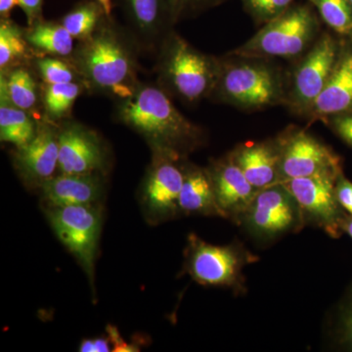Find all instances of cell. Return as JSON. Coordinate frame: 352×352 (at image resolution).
<instances>
[{
	"mask_svg": "<svg viewBox=\"0 0 352 352\" xmlns=\"http://www.w3.org/2000/svg\"><path fill=\"white\" fill-rule=\"evenodd\" d=\"M321 23L314 6L293 4L263 25L249 41L230 53L242 56L296 61L320 36Z\"/></svg>",
	"mask_w": 352,
	"mask_h": 352,
	"instance_id": "cell-3",
	"label": "cell"
},
{
	"mask_svg": "<svg viewBox=\"0 0 352 352\" xmlns=\"http://www.w3.org/2000/svg\"><path fill=\"white\" fill-rule=\"evenodd\" d=\"M219 68L220 59L197 50L177 34L166 38L162 75L182 100L193 104L212 96Z\"/></svg>",
	"mask_w": 352,
	"mask_h": 352,
	"instance_id": "cell-5",
	"label": "cell"
},
{
	"mask_svg": "<svg viewBox=\"0 0 352 352\" xmlns=\"http://www.w3.org/2000/svg\"><path fill=\"white\" fill-rule=\"evenodd\" d=\"M44 199L53 208L92 205L100 195V184L92 175H63L41 183Z\"/></svg>",
	"mask_w": 352,
	"mask_h": 352,
	"instance_id": "cell-18",
	"label": "cell"
},
{
	"mask_svg": "<svg viewBox=\"0 0 352 352\" xmlns=\"http://www.w3.org/2000/svg\"><path fill=\"white\" fill-rule=\"evenodd\" d=\"M296 0H242L245 11L254 22L264 25L285 12Z\"/></svg>",
	"mask_w": 352,
	"mask_h": 352,
	"instance_id": "cell-29",
	"label": "cell"
},
{
	"mask_svg": "<svg viewBox=\"0 0 352 352\" xmlns=\"http://www.w3.org/2000/svg\"><path fill=\"white\" fill-rule=\"evenodd\" d=\"M95 346H96L97 352H108L110 351V340L104 339V338H97L94 339Z\"/></svg>",
	"mask_w": 352,
	"mask_h": 352,
	"instance_id": "cell-37",
	"label": "cell"
},
{
	"mask_svg": "<svg viewBox=\"0 0 352 352\" xmlns=\"http://www.w3.org/2000/svg\"><path fill=\"white\" fill-rule=\"evenodd\" d=\"M238 224L261 242L298 232L305 226L295 197L282 183L258 190Z\"/></svg>",
	"mask_w": 352,
	"mask_h": 352,
	"instance_id": "cell-8",
	"label": "cell"
},
{
	"mask_svg": "<svg viewBox=\"0 0 352 352\" xmlns=\"http://www.w3.org/2000/svg\"><path fill=\"white\" fill-rule=\"evenodd\" d=\"M186 271L204 286L224 287L237 295L247 293L243 270L258 261L241 242L214 245L204 242L195 235L189 237Z\"/></svg>",
	"mask_w": 352,
	"mask_h": 352,
	"instance_id": "cell-6",
	"label": "cell"
},
{
	"mask_svg": "<svg viewBox=\"0 0 352 352\" xmlns=\"http://www.w3.org/2000/svg\"><path fill=\"white\" fill-rule=\"evenodd\" d=\"M17 164L28 179L43 183L53 177L59 164V140L54 131L39 126L31 142L19 148Z\"/></svg>",
	"mask_w": 352,
	"mask_h": 352,
	"instance_id": "cell-17",
	"label": "cell"
},
{
	"mask_svg": "<svg viewBox=\"0 0 352 352\" xmlns=\"http://www.w3.org/2000/svg\"><path fill=\"white\" fill-rule=\"evenodd\" d=\"M180 160L155 152L154 164L145 183L144 201L157 219H170L179 212V196L184 182Z\"/></svg>",
	"mask_w": 352,
	"mask_h": 352,
	"instance_id": "cell-12",
	"label": "cell"
},
{
	"mask_svg": "<svg viewBox=\"0 0 352 352\" xmlns=\"http://www.w3.org/2000/svg\"><path fill=\"white\" fill-rule=\"evenodd\" d=\"M96 1L103 8L104 13L110 16L111 11H112V0H96Z\"/></svg>",
	"mask_w": 352,
	"mask_h": 352,
	"instance_id": "cell-40",
	"label": "cell"
},
{
	"mask_svg": "<svg viewBox=\"0 0 352 352\" xmlns=\"http://www.w3.org/2000/svg\"><path fill=\"white\" fill-rule=\"evenodd\" d=\"M25 36L34 48L48 54L68 56L74 50V36L62 24L36 22Z\"/></svg>",
	"mask_w": 352,
	"mask_h": 352,
	"instance_id": "cell-21",
	"label": "cell"
},
{
	"mask_svg": "<svg viewBox=\"0 0 352 352\" xmlns=\"http://www.w3.org/2000/svg\"><path fill=\"white\" fill-rule=\"evenodd\" d=\"M340 43L342 38L333 32H322L314 45L296 60L295 66L288 73L285 102L292 113L307 118L332 75Z\"/></svg>",
	"mask_w": 352,
	"mask_h": 352,
	"instance_id": "cell-7",
	"label": "cell"
},
{
	"mask_svg": "<svg viewBox=\"0 0 352 352\" xmlns=\"http://www.w3.org/2000/svg\"><path fill=\"white\" fill-rule=\"evenodd\" d=\"M59 168L63 175H92L103 164L98 139L82 126H67L58 134Z\"/></svg>",
	"mask_w": 352,
	"mask_h": 352,
	"instance_id": "cell-15",
	"label": "cell"
},
{
	"mask_svg": "<svg viewBox=\"0 0 352 352\" xmlns=\"http://www.w3.org/2000/svg\"><path fill=\"white\" fill-rule=\"evenodd\" d=\"M43 2V0H18V6L24 10L30 25H32L38 22Z\"/></svg>",
	"mask_w": 352,
	"mask_h": 352,
	"instance_id": "cell-34",
	"label": "cell"
},
{
	"mask_svg": "<svg viewBox=\"0 0 352 352\" xmlns=\"http://www.w3.org/2000/svg\"><path fill=\"white\" fill-rule=\"evenodd\" d=\"M16 6H18V0H0V14L2 19H6Z\"/></svg>",
	"mask_w": 352,
	"mask_h": 352,
	"instance_id": "cell-36",
	"label": "cell"
},
{
	"mask_svg": "<svg viewBox=\"0 0 352 352\" xmlns=\"http://www.w3.org/2000/svg\"><path fill=\"white\" fill-rule=\"evenodd\" d=\"M129 17L138 32L157 38L176 23L170 0H126Z\"/></svg>",
	"mask_w": 352,
	"mask_h": 352,
	"instance_id": "cell-20",
	"label": "cell"
},
{
	"mask_svg": "<svg viewBox=\"0 0 352 352\" xmlns=\"http://www.w3.org/2000/svg\"><path fill=\"white\" fill-rule=\"evenodd\" d=\"M349 112H352V38H342L332 75L305 120L310 124Z\"/></svg>",
	"mask_w": 352,
	"mask_h": 352,
	"instance_id": "cell-14",
	"label": "cell"
},
{
	"mask_svg": "<svg viewBox=\"0 0 352 352\" xmlns=\"http://www.w3.org/2000/svg\"><path fill=\"white\" fill-rule=\"evenodd\" d=\"M322 21L340 38H352V6L349 0H307Z\"/></svg>",
	"mask_w": 352,
	"mask_h": 352,
	"instance_id": "cell-24",
	"label": "cell"
},
{
	"mask_svg": "<svg viewBox=\"0 0 352 352\" xmlns=\"http://www.w3.org/2000/svg\"><path fill=\"white\" fill-rule=\"evenodd\" d=\"M342 231L352 239V217L351 215H347L344 219V223H342Z\"/></svg>",
	"mask_w": 352,
	"mask_h": 352,
	"instance_id": "cell-39",
	"label": "cell"
},
{
	"mask_svg": "<svg viewBox=\"0 0 352 352\" xmlns=\"http://www.w3.org/2000/svg\"><path fill=\"white\" fill-rule=\"evenodd\" d=\"M229 156L256 190L280 183V152L276 138L247 141L238 145Z\"/></svg>",
	"mask_w": 352,
	"mask_h": 352,
	"instance_id": "cell-16",
	"label": "cell"
},
{
	"mask_svg": "<svg viewBox=\"0 0 352 352\" xmlns=\"http://www.w3.org/2000/svg\"><path fill=\"white\" fill-rule=\"evenodd\" d=\"M224 0H170L171 9L177 22L185 14L197 12L217 6Z\"/></svg>",
	"mask_w": 352,
	"mask_h": 352,
	"instance_id": "cell-32",
	"label": "cell"
},
{
	"mask_svg": "<svg viewBox=\"0 0 352 352\" xmlns=\"http://www.w3.org/2000/svg\"><path fill=\"white\" fill-rule=\"evenodd\" d=\"M287 87L288 73L273 59L229 53L220 59L212 96L239 110L256 112L285 106Z\"/></svg>",
	"mask_w": 352,
	"mask_h": 352,
	"instance_id": "cell-2",
	"label": "cell"
},
{
	"mask_svg": "<svg viewBox=\"0 0 352 352\" xmlns=\"http://www.w3.org/2000/svg\"><path fill=\"white\" fill-rule=\"evenodd\" d=\"M102 10L103 8L97 4H85L67 14L62 25L74 38L85 41L94 34Z\"/></svg>",
	"mask_w": 352,
	"mask_h": 352,
	"instance_id": "cell-26",
	"label": "cell"
},
{
	"mask_svg": "<svg viewBox=\"0 0 352 352\" xmlns=\"http://www.w3.org/2000/svg\"><path fill=\"white\" fill-rule=\"evenodd\" d=\"M217 205L224 219L238 223L250 207L256 192L229 154L208 168Z\"/></svg>",
	"mask_w": 352,
	"mask_h": 352,
	"instance_id": "cell-13",
	"label": "cell"
},
{
	"mask_svg": "<svg viewBox=\"0 0 352 352\" xmlns=\"http://www.w3.org/2000/svg\"><path fill=\"white\" fill-rule=\"evenodd\" d=\"M342 171L295 178L282 183L295 197L305 226L318 227L333 239L344 235L342 223L349 215L338 203L335 194L336 182Z\"/></svg>",
	"mask_w": 352,
	"mask_h": 352,
	"instance_id": "cell-9",
	"label": "cell"
},
{
	"mask_svg": "<svg viewBox=\"0 0 352 352\" xmlns=\"http://www.w3.org/2000/svg\"><path fill=\"white\" fill-rule=\"evenodd\" d=\"M179 208L187 214L224 217L217 205L208 168L184 166V182L180 192Z\"/></svg>",
	"mask_w": 352,
	"mask_h": 352,
	"instance_id": "cell-19",
	"label": "cell"
},
{
	"mask_svg": "<svg viewBox=\"0 0 352 352\" xmlns=\"http://www.w3.org/2000/svg\"><path fill=\"white\" fill-rule=\"evenodd\" d=\"M48 217L57 237L92 279L101 229L98 210L91 205L53 208Z\"/></svg>",
	"mask_w": 352,
	"mask_h": 352,
	"instance_id": "cell-11",
	"label": "cell"
},
{
	"mask_svg": "<svg viewBox=\"0 0 352 352\" xmlns=\"http://www.w3.org/2000/svg\"><path fill=\"white\" fill-rule=\"evenodd\" d=\"M333 340L342 351H352V283L336 311Z\"/></svg>",
	"mask_w": 352,
	"mask_h": 352,
	"instance_id": "cell-28",
	"label": "cell"
},
{
	"mask_svg": "<svg viewBox=\"0 0 352 352\" xmlns=\"http://www.w3.org/2000/svg\"><path fill=\"white\" fill-rule=\"evenodd\" d=\"M323 122L338 138L352 148V112L332 116Z\"/></svg>",
	"mask_w": 352,
	"mask_h": 352,
	"instance_id": "cell-31",
	"label": "cell"
},
{
	"mask_svg": "<svg viewBox=\"0 0 352 352\" xmlns=\"http://www.w3.org/2000/svg\"><path fill=\"white\" fill-rule=\"evenodd\" d=\"M80 351L82 352H97L95 346L94 339L82 340L80 346Z\"/></svg>",
	"mask_w": 352,
	"mask_h": 352,
	"instance_id": "cell-38",
	"label": "cell"
},
{
	"mask_svg": "<svg viewBox=\"0 0 352 352\" xmlns=\"http://www.w3.org/2000/svg\"><path fill=\"white\" fill-rule=\"evenodd\" d=\"M122 122L142 134L154 151L182 160L201 145L200 127L187 120L161 88H138L124 99L120 110Z\"/></svg>",
	"mask_w": 352,
	"mask_h": 352,
	"instance_id": "cell-1",
	"label": "cell"
},
{
	"mask_svg": "<svg viewBox=\"0 0 352 352\" xmlns=\"http://www.w3.org/2000/svg\"><path fill=\"white\" fill-rule=\"evenodd\" d=\"M1 101L22 110H31L38 101V88L28 69H13L6 78L1 76Z\"/></svg>",
	"mask_w": 352,
	"mask_h": 352,
	"instance_id": "cell-23",
	"label": "cell"
},
{
	"mask_svg": "<svg viewBox=\"0 0 352 352\" xmlns=\"http://www.w3.org/2000/svg\"><path fill=\"white\" fill-rule=\"evenodd\" d=\"M78 63L88 82L98 89L124 100L135 92L131 53L113 32L102 30L85 39Z\"/></svg>",
	"mask_w": 352,
	"mask_h": 352,
	"instance_id": "cell-4",
	"label": "cell"
},
{
	"mask_svg": "<svg viewBox=\"0 0 352 352\" xmlns=\"http://www.w3.org/2000/svg\"><path fill=\"white\" fill-rule=\"evenodd\" d=\"M27 38L12 23L2 21L0 25V67L20 61L27 52Z\"/></svg>",
	"mask_w": 352,
	"mask_h": 352,
	"instance_id": "cell-27",
	"label": "cell"
},
{
	"mask_svg": "<svg viewBox=\"0 0 352 352\" xmlns=\"http://www.w3.org/2000/svg\"><path fill=\"white\" fill-rule=\"evenodd\" d=\"M349 1H351V6H352V0H349Z\"/></svg>",
	"mask_w": 352,
	"mask_h": 352,
	"instance_id": "cell-41",
	"label": "cell"
},
{
	"mask_svg": "<svg viewBox=\"0 0 352 352\" xmlns=\"http://www.w3.org/2000/svg\"><path fill=\"white\" fill-rule=\"evenodd\" d=\"M335 194L338 203L342 210L352 217V182L346 178L344 171L338 176Z\"/></svg>",
	"mask_w": 352,
	"mask_h": 352,
	"instance_id": "cell-33",
	"label": "cell"
},
{
	"mask_svg": "<svg viewBox=\"0 0 352 352\" xmlns=\"http://www.w3.org/2000/svg\"><path fill=\"white\" fill-rule=\"evenodd\" d=\"M36 126L27 111L1 101L0 106V138L12 143L16 147H24L36 135Z\"/></svg>",
	"mask_w": 352,
	"mask_h": 352,
	"instance_id": "cell-22",
	"label": "cell"
},
{
	"mask_svg": "<svg viewBox=\"0 0 352 352\" xmlns=\"http://www.w3.org/2000/svg\"><path fill=\"white\" fill-rule=\"evenodd\" d=\"M276 139L280 152V183L344 170L342 157L305 129L288 127Z\"/></svg>",
	"mask_w": 352,
	"mask_h": 352,
	"instance_id": "cell-10",
	"label": "cell"
},
{
	"mask_svg": "<svg viewBox=\"0 0 352 352\" xmlns=\"http://www.w3.org/2000/svg\"><path fill=\"white\" fill-rule=\"evenodd\" d=\"M80 91L82 87L76 82L47 85L44 94L46 112L53 119L65 117L71 111Z\"/></svg>",
	"mask_w": 352,
	"mask_h": 352,
	"instance_id": "cell-25",
	"label": "cell"
},
{
	"mask_svg": "<svg viewBox=\"0 0 352 352\" xmlns=\"http://www.w3.org/2000/svg\"><path fill=\"white\" fill-rule=\"evenodd\" d=\"M39 73L47 85L75 82V74L68 65L54 58H44L38 62Z\"/></svg>",
	"mask_w": 352,
	"mask_h": 352,
	"instance_id": "cell-30",
	"label": "cell"
},
{
	"mask_svg": "<svg viewBox=\"0 0 352 352\" xmlns=\"http://www.w3.org/2000/svg\"><path fill=\"white\" fill-rule=\"evenodd\" d=\"M107 331L109 333V340L113 344V351L115 352H131L138 351V349L131 344H126L120 337L119 331L113 326H108Z\"/></svg>",
	"mask_w": 352,
	"mask_h": 352,
	"instance_id": "cell-35",
	"label": "cell"
}]
</instances>
